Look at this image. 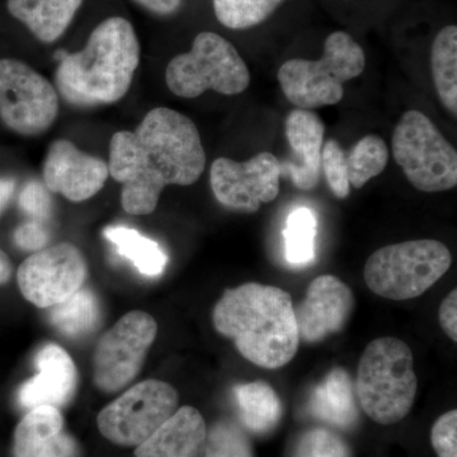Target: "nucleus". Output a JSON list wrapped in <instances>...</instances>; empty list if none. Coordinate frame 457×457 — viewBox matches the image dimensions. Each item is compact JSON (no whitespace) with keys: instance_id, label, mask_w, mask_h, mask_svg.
I'll use <instances>...</instances> for the list:
<instances>
[{"instance_id":"nucleus-1","label":"nucleus","mask_w":457,"mask_h":457,"mask_svg":"<svg viewBox=\"0 0 457 457\" xmlns=\"http://www.w3.org/2000/svg\"><path fill=\"white\" fill-rule=\"evenodd\" d=\"M110 176L121 185V206L131 215L154 212L164 188L194 185L206 167L197 126L167 107L149 111L134 131L110 143Z\"/></svg>"},{"instance_id":"nucleus-2","label":"nucleus","mask_w":457,"mask_h":457,"mask_svg":"<svg viewBox=\"0 0 457 457\" xmlns=\"http://www.w3.org/2000/svg\"><path fill=\"white\" fill-rule=\"evenodd\" d=\"M212 323L233 339L245 360L262 369L284 368L299 350L293 299L276 286L248 282L228 288L213 308Z\"/></svg>"},{"instance_id":"nucleus-3","label":"nucleus","mask_w":457,"mask_h":457,"mask_svg":"<svg viewBox=\"0 0 457 457\" xmlns=\"http://www.w3.org/2000/svg\"><path fill=\"white\" fill-rule=\"evenodd\" d=\"M140 54L139 38L131 23L122 17L107 18L93 29L82 50L57 51V93L77 108L117 104L130 89Z\"/></svg>"},{"instance_id":"nucleus-4","label":"nucleus","mask_w":457,"mask_h":457,"mask_svg":"<svg viewBox=\"0 0 457 457\" xmlns=\"http://www.w3.org/2000/svg\"><path fill=\"white\" fill-rule=\"evenodd\" d=\"M357 400L366 416L378 425H395L411 413L418 378L407 343L381 337L361 356L356 378Z\"/></svg>"},{"instance_id":"nucleus-5","label":"nucleus","mask_w":457,"mask_h":457,"mask_svg":"<svg viewBox=\"0 0 457 457\" xmlns=\"http://www.w3.org/2000/svg\"><path fill=\"white\" fill-rule=\"evenodd\" d=\"M362 47L347 32L328 36L323 56L318 60L293 59L278 71V82L285 97L302 110H315L339 104L345 83L365 71Z\"/></svg>"},{"instance_id":"nucleus-6","label":"nucleus","mask_w":457,"mask_h":457,"mask_svg":"<svg viewBox=\"0 0 457 457\" xmlns=\"http://www.w3.org/2000/svg\"><path fill=\"white\" fill-rule=\"evenodd\" d=\"M451 262L444 243L411 240L383 246L370 255L363 278L372 293L403 302L425 294L449 270Z\"/></svg>"},{"instance_id":"nucleus-7","label":"nucleus","mask_w":457,"mask_h":457,"mask_svg":"<svg viewBox=\"0 0 457 457\" xmlns=\"http://www.w3.org/2000/svg\"><path fill=\"white\" fill-rule=\"evenodd\" d=\"M165 83L180 98H197L207 90L237 96L248 88L251 73L231 42L218 33L201 32L188 53L170 60Z\"/></svg>"},{"instance_id":"nucleus-8","label":"nucleus","mask_w":457,"mask_h":457,"mask_svg":"<svg viewBox=\"0 0 457 457\" xmlns=\"http://www.w3.org/2000/svg\"><path fill=\"white\" fill-rule=\"evenodd\" d=\"M393 156L414 188L427 194L457 185V153L435 123L420 111L403 114L394 129Z\"/></svg>"},{"instance_id":"nucleus-9","label":"nucleus","mask_w":457,"mask_h":457,"mask_svg":"<svg viewBox=\"0 0 457 457\" xmlns=\"http://www.w3.org/2000/svg\"><path fill=\"white\" fill-rule=\"evenodd\" d=\"M59 93L47 78L17 59H0V120L21 137H38L56 121Z\"/></svg>"},{"instance_id":"nucleus-10","label":"nucleus","mask_w":457,"mask_h":457,"mask_svg":"<svg viewBox=\"0 0 457 457\" xmlns=\"http://www.w3.org/2000/svg\"><path fill=\"white\" fill-rule=\"evenodd\" d=\"M179 393L161 380L141 381L102 409L97 426L119 446H139L179 409Z\"/></svg>"},{"instance_id":"nucleus-11","label":"nucleus","mask_w":457,"mask_h":457,"mask_svg":"<svg viewBox=\"0 0 457 457\" xmlns=\"http://www.w3.org/2000/svg\"><path fill=\"white\" fill-rule=\"evenodd\" d=\"M158 326L152 315L130 312L99 339L93 375L99 390L116 393L139 375L147 351L156 338Z\"/></svg>"},{"instance_id":"nucleus-12","label":"nucleus","mask_w":457,"mask_h":457,"mask_svg":"<svg viewBox=\"0 0 457 457\" xmlns=\"http://www.w3.org/2000/svg\"><path fill=\"white\" fill-rule=\"evenodd\" d=\"M88 278V264L82 252L71 243L36 252L17 272L23 297L40 309H50L83 288Z\"/></svg>"},{"instance_id":"nucleus-13","label":"nucleus","mask_w":457,"mask_h":457,"mask_svg":"<svg viewBox=\"0 0 457 457\" xmlns=\"http://www.w3.org/2000/svg\"><path fill=\"white\" fill-rule=\"evenodd\" d=\"M279 161L263 152L245 162L219 158L210 170V185L218 203L237 212L254 213L278 196Z\"/></svg>"},{"instance_id":"nucleus-14","label":"nucleus","mask_w":457,"mask_h":457,"mask_svg":"<svg viewBox=\"0 0 457 457\" xmlns=\"http://www.w3.org/2000/svg\"><path fill=\"white\" fill-rule=\"evenodd\" d=\"M110 170L107 162L83 152L71 140L54 141L42 167L45 187L71 203H83L106 185Z\"/></svg>"},{"instance_id":"nucleus-15","label":"nucleus","mask_w":457,"mask_h":457,"mask_svg":"<svg viewBox=\"0 0 457 457\" xmlns=\"http://www.w3.org/2000/svg\"><path fill=\"white\" fill-rule=\"evenodd\" d=\"M354 297L345 282L333 275L312 279L305 299L295 308L300 341L318 343L341 332L350 320Z\"/></svg>"},{"instance_id":"nucleus-16","label":"nucleus","mask_w":457,"mask_h":457,"mask_svg":"<svg viewBox=\"0 0 457 457\" xmlns=\"http://www.w3.org/2000/svg\"><path fill=\"white\" fill-rule=\"evenodd\" d=\"M286 137L290 153L279 162L281 176L290 177L302 191H312L320 179L324 123L312 110L296 108L286 119Z\"/></svg>"},{"instance_id":"nucleus-17","label":"nucleus","mask_w":457,"mask_h":457,"mask_svg":"<svg viewBox=\"0 0 457 457\" xmlns=\"http://www.w3.org/2000/svg\"><path fill=\"white\" fill-rule=\"evenodd\" d=\"M37 374L21 386L18 400L31 411L41 405L62 407L73 398L78 384V370L68 352L49 343L42 345L35 357Z\"/></svg>"},{"instance_id":"nucleus-18","label":"nucleus","mask_w":457,"mask_h":457,"mask_svg":"<svg viewBox=\"0 0 457 457\" xmlns=\"http://www.w3.org/2000/svg\"><path fill=\"white\" fill-rule=\"evenodd\" d=\"M78 445L65 432L59 408H33L18 423L13 438V457H77Z\"/></svg>"},{"instance_id":"nucleus-19","label":"nucleus","mask_w":457,"mask_h":457,"mask_svg":"<svg viewBox=\"0 0 457 457\" xmlns=\"http://www.w3.org/2000/svg\"><path fill=\"white\" fill-rule=\"evenodd\" d=\"M207 427L194 407L179 408L147 440L135 457H204Z\"/></svg>"},{"instance_id":"nucleus-20","label":"nucleus","mask_w":457,"mask_h":457,"mask_svg":"<svg viewBox=\"0 0 457 457\" xmlns=\"http://www.w3.org/2000/svg\"><path fill=\"white\" fill-rule=\"evenodd\" d=\"M356 390L350 374L342 368L330 370L320 384L312 389L309 411L321 422L350 431L359 425Z\"/></svg>"},{"instance_id":"nucleus-21","label":"nucleus","mask_w":457,"mask_h":457,"mask_svg":"<svg viewBox=\"0 0 457 457\" xmlns=\"http://www.w3.org/2000/svg\"><path fill=\"white\" fill-rule=\"evenodd\" d=\"M84 0H7V9L44 44H53L73 22Z\"/></svg>"},{"instance_id":"nucleus-22","label":"nucleus","mask_w":457,"mask_h":457,"mask_svg":"<svg viewBox=\"0 0 457 457\" xmlns=\"http://www.w3.org/2000/svg\"><path fill=\"white\" fill-rule=\"evenodd\" d=\"M240 422L246 431L266 436L278 428L282 418V403L270 384L257 380L234 387Z\"/></svg>"},{"instance_id":"nucleus-23","label":"nucleus","mask_w":457,"mask_h":457,"mask_svg":"<svg viewBox=\"0 0 457 457\" xmlns=\"http://www.w3.org/2000/svg\"><path fill=\"white\" fill-rule=\"evenodd\" d=\"M104 236L116 248L117 253L130 261L141 275L158 278L164 272L168 257L154 240L128 227H108Z\"/></svg>"},{"instance_id":"nucleus-24","label":"nucleus","mask_w":457,"mask_h":457,"mask_svg":"<svg viewBox=\"0 0 457 457\" xmlns=\"http://www.w3.org/2000/svg\"><path fill=\"white\" fill-rule=\"evenodd\" d=\"M433 83L441 104L453 117L457 114V27L446 26L432 45Z\"/></svg>"},{"instance_id":"nucleus-25","label":"nucleus","mask_w":457,"mask_h":457,"mask_svg":"<svg viewBox=\"0 0 457 457\" xmlns=\"http://www.w3.org/2000/svg\"><path fill=\"white\" fill-rule=\"evenodd\" d=\"M51 324L69 338H82L97 329L101 309L96 295L80 288L64 302L50 308Z\"/></svg>"},{"instance_id":"nucleus-26","label":"nucleus","mask_w":457,"mask_h":457,"mask_svg":"<svg viewBox=\"0 0 457 457\" xmlns=\"http://www.w3.org/2000/svg\"><path fill=\"white\" fill-rule=\"evenodd\" d=\"M389 155L386 143L374 134L366 135L350 152H345L348 180L352 187L361 189L370 179L383 173Z\"/></svg>"},{"instance_id":"nucleus-27","label":"nucleus","mask_w":457,"mask_h":457,"mask_svg":"<svg viewBox=\"0 0 457 457\" xmlns=\"http://www.w3.org/2000/svg\"><path fill=\"white\" fill-rule=\"evenodd\" d=\"M285 0H213L219 22L230 29L258 26L275 13Z\"/></svg>"},{"instance_id":"nucleus-28","label":"nucleus","mask_w":457,"mask_h":457,"mask_svg":"<svg viewBox=\"0 0 457 457\" xmlns=\"http://www.w3.org/2000/svg\"><path fill=\"white\" fill-rule=\"evenodd\" d=\"M317 219L305 207L295 210L287 219L284 231L286 258L294 266H303L314 258Z\"/></svg>"},{"instance_id":"nucleus-29","label":"nucleus","mask_w":457,"mask_h":457,"mask_svg":"<svg viewBox=\"0 0 457 457\" xmlns=\"http://www.w3.org/2000/svg\"><path fill=\"white\" fill-rule=\"evenodd\" d=\"M204 457H254L253 445L245 427L221 420L207 429Z\"/></svg>"},{"instance_id":"nucleus-30","label":"nucleus","mask_w":457,"mask_h":457,"mask_svg":"<svg viewBox=\"0 0 457 457\" xmlns=\"http://www.w3.org/2000/svg\"><path fill=\"white\" fill-rule=\"evenodd\" d=\"M294 457H352L347 442L335 431L317 427L300 436Z\"/></svg>"},{"instance_id":"nucleus-31","label":"nucleus","mask_w":457,"mask_h":457,"mask_svg":"<svg viewBox=\"0 0 457 457\" xmlns=\"http://www.w3.org/2000/svg\"><path fill=\"white\" fill-rule=\"evenodd\" d=\"M321 170L326 174L330 191L337 198L350 196L351 185L348 180L345 152L338 141L328 140L321 149Z\"/></svg>"},{"instance_id":"nucleus-32","label":"nucleus","mask_w":457,"mask_h":457,"mask_svg":"<svg viewBox=\"0 0 457 457\" xmlns=\"http://www.w3.org/2000/svg\"><path fill=\"white\" fill-rule=\"evenodd\" d=\"M18 204L31 220L45 224L53 215L51 192L38 180L27 183L18 198Z\"/></svg>"},{"instance_id":"nucleus-33","label":"nucleus","mask_w":457,"mask_h":457,"mask_svg":"<svg viewBox=\"0 0 457 457\" xmlns=\"http://www.w3.org/2000/svg\"><path fill=\"white\" fill-rule=\"evenodd\" d=\"M431 444L438 457H457V411L442 414L431 429Z\"/></svg>"},{"instance_id":"nucleus-34","label":"nucleus","mask_w":457,"mask_h":457,"mask_svg":"<svg viewBox=\"0 0 457 457\" xmlns=\"http://www.w3.org/2000/svg\"><path fill=\"white\" fill-rule=\"evenodd\" d=\"M14 243L23 251L36 252L44 249L50 239L49 230L44 222L29 220L23 222L13 234Z\"/></svg>"},{"instance_id":"nucleus-35","label":"nucleus","mask_w":457,"mask_h":457,"mask_svg":"<svg viewBox=\"0 0 457 457\" xmlns=\"http://www.w3.org/2000/svg\"><path fill=\"white\" fill-rule=\"evenodd\" d=\"M438 320L442 330L451 341L457 342V290L453 291L441 303Z\"/></svg>"},{"instance_id":"nucleus-36","label":"nucleus","mask_w":457,"mask_h":457,"mask_svg":"<svg viewBox=\"0 0 457 457\" xmlns=\"http://www.w3.org/2000/svg\"><path fill=\"white\" fill-rule=\"evenodd\" d=\"M134 2L159 16L176 13L182 4V0H134Z\"/></svg>"},{"instance_id":"nucleus-37","label":"nucleus","mask_w":457,"mask_h":457,"mask_svg":"<svg viewBox=\"0 0 457 457\" xmlns=\"http://www.w3.org/2000/svg\"><path fill=\"white\" fill-rule=\"evenodd\" d=\"M14 191H16V180L8 177H0V216L11 203Z\"/></svg>"},{"instance_id":"nucleus-38","label":"nucleus","mask_w":457,"mask_h":457,"mask_svg":"<svg viewBox=\"0 0 457 457\" xmlns=\"http://www.w3.org/2000/svg\"><path fill=\"white\" fill-rule=\"evenodd\" d=\"M12 276V263L8 255L0 249V286L7 284Z\"/></svg>"}]
</instances>
